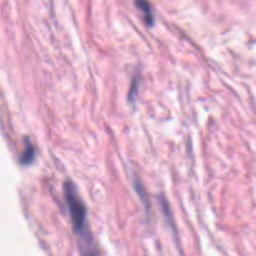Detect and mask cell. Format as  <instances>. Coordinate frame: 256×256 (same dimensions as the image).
<instances>
[{"label":"cell","instance_id":"3","mask_svg":"<svg viewBox=\"0 0 256 256\" xmlns=\"http://www.w3.org/2000/svg\"><path fill=\"white\" fill-rule=\"evenodd\" d=\"M35 155H36V150H35L34 145L30 142L29 139H25V148L22 150V155H20V164L22 166H26V165H30L35 159Z\"/></svg>","mask_w":256,"mask_h":256},{"label":"cell","instance_id":"4","mask_svg":"<svg viewBox=\"0 0 256 256\" xmlns=\"http://www.w3.org/2000/svg\"><path fill=\"white\" fill-rule=\"evenodd\" d=\"M138 82H139V80H138V78H134V79H132V86H130V92H129L130 102H132V100H134V98L136 96V94H138V86H139V85H138Z\"/></svg>","mask_w":256,"mask_h":256},{"label":"cell","instance_id":"1","mask_svg":"<svg viewBox=\"0 0 256 256\" xmlns=\"http://www.w3.org/2000/svg\"><path fill=\"white\" fill-rule=\"evenodd\" d=\"M64 195L68 209L70 212V220H72V230L80 240V248L82 254H92L96 252L92 250L94 242H92V232L88 226L86 220V208L82 202V198L78 194V190L72 182H66L64 184Z\"/></svg>","mask_w":256,"mask_h":256},{"label":"cell","instance_id":"2","mask_svg":"<svg viewBox=\"0 0 256 256\" xmlns=\"http://www.w3.org/2000/svg\"><path fill=\"white\" fill-rule=\"evenodd\" d=\"M135 5L142 12V18H144V22H146L148 26H152L154 25V15H152L150 2L148 0H135Z\"/></svg>","mask_w":256,"mask_h":256}]
</instances>
